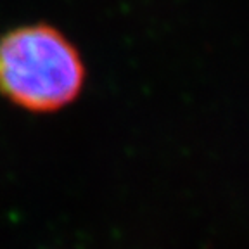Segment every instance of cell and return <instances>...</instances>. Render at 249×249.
<instances>
[{"label":"cell","mask_w":249,"mask_h":249,"mask_svg":"<svg viewBox=\"0 0 249 249\" xmlns=\"http://www.w3.org/2000/svg\"><path fill=\"white\" fill-rule=\"evenodd\" d=\"M83 80L80 54L54 28H18L0 40V92L28 111L64 107L78 97Z\"/></svg>","instance_id":"6da1fadb"}]
</instances>
